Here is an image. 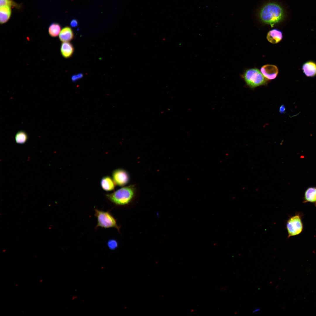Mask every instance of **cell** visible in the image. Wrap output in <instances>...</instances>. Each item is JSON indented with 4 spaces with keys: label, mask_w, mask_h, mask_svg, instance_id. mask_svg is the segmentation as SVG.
<instances>
[{
    "label": "cell",
    "mask_w": 316,
    "mask_h": 316,
    "mask_svg": "<svg viewBox=\"0 0 316 316\" xmlns=\"http://www.w3.org/2000/svg\"><path fill=\"white\" fill-rule=\"evenodd\" d=\"M259 15L262 22L271 25L281 22L285 17L283 8L279 4L273 2L264 5L261 9Z\"/></svg>",
    "instance_id": "1"
},
{
    "label": "cell",
    "mask_w": 316,
    "mask_h": 316,
    "mask_svg": "<svg viewBox=\"0 0 316 316\" xmlns=\"http://www.w3.org/2000/svg\"><path fill=\"white\" fill-rule=\"evenodd\" d=\"M137 192L135 185L122 187L114 192L106 195L109 201L118 206H124L130 203L135 199Z\"/></svg>",
    "instance_id": "2"
},
{
    "label": "cell",
    "mask_w": 316,
    "mask_h": 316,
    "mask_svg": "<svg viewBox=\"0 0 316 316\" xmlns=\"http://www.w3.org/2000/svg\"><path fill=\"white\" fill-rule=\"evenodd\" d=\"M95 216L97 220L96 228L101 227L104 228H114L119 231L120 226L117 224L116 220L108 211H104L95 209Z\"/></svg>",
    "instance_id": "3"
},
{
    "label": "cell",
    "mask_w": 316,
    "mask_h": 316,
    "mask_svg": "<svg viewBox=\"0 0 316 316\" xmlns=\"http://www.w3.org/2000/svg\"><path fill=\"white\" fill-rule=\"evenodd\" d=\"M247 84L252 88L265 85L267 80L261 71L256 68H251L246 71L243 75Z\"/></svg>",
    "instance_id": "4"
},
{
    "label": "cell",
    "mask_w": 316,
    "mask_h": 316,
    "mask_svg": "<svg viewBox=\"0 0 316 316\" xmlns=\"http://www.w3.org/2000/svg\"><path fill=\"white\" fill-rule=\"evenodd\" d=\"M286 226L288 238L300 234L303 231V225L300 214L296 213L290 217L287 222Z\"/></svg>",
    "instance_id": "5"
},
{
    "label": "cell",
    "mask_w": 316,
    "mask_h": 316,
    "mask_svg": "<svg viewBox=\"0 0 316 316\" xmlns=\"http://www.w3.org/2000/svg\"><path fill=\"white\" fill-rule=\"evenodd\" d=\"M112 176L115 184L120 186H125L130 181V177L128 173L123 169L115 170L113 172Z\"/></svg>",
    "instance_id": "6"
},
{
    "label": "cell",
    "mask_w": 316,
    "mask_h": 316,
    "mask_svg": "<svg viewBox=\"0 0 316 316\" xmlns=\"http://www.w3.org/2000/svg\"><path fill=\"white\" fill-rule=\"evenodd\" d=\"M260 71L266 78L272 80L276 77L279 70L277 67L275 65L267 64L261 68Z\"/></svg>",
    "instance_id": "7"
},
{
    "label": "cell",
    "mask_w": 316,
    "mask_h": 316,
    "mask_svg": "<svg viewBox=\"0 0 316 316\" xmlns=\"http://www.w3.org/2000/svg\"><path fill=\"white\" fill-rule=\"evenodd\" d=\"M302 70L307 77H314L316 75V63L312 61H306L303 64Z\"/></svg>",
    "instance_id": "8"
},
{
    "label": "cell",
    "mask_w": 316,
    "mask_h": 316,
    "mask_svg": "<svg viewBox=\"0 0 316 316\" xmlns=\"http://www.w3.org/2000/svg\"><path fill=\"white\" fill-rule=\"evenodd\" d=\"M283 37L282 32L274 29L269 31L268 33L267 38L268 41L272 44H276L280 42Z\"/></svg>",
    "instance_id": "9"
},
{
    "label": "cell",
    "mask_w": 316,
    "mask_h": 316,
    "mask_svg": "<svg viewBox=\"0 0 316 316\" xmlns=\"http://www.w3.org/2000/svg\"><path fill=\"white\" fill-rule=\"evenodd\" d=\"M74 37V34L71 28L65 27L62 29L59 35V39L62 42H69Z\"/></svg>",
    "instance_id": "10"
},
{
    "label": "cell",
    "mask_w": 316,
    "mask_h": 316,
    "mask_svg": "<svg viewBox=\"0 0 316 316\" xmlns=\"http://www.w3.org/2000/svg\"><path fill=\"white\" fill-rule=\"evenodd\" d=\"M74 51L72 44L69 42H62L61 44L60 51L62 56L65 58L71 57Z\"/></svg>",
    "instance_id": "11"
},
{
    "label": "cell",
    "mask_w": 316,
    "mask_h": 316,
    "mask_svg": "<svg viewBox=\"0 0 316 316\" xmlns=\"http://www.w3.org/2000/svg\"><path fill=\"white\" fill-rule=\"evenodd\" d=\"M11 14V6H0V22L1 24L6 23L9 19Z\"/></svg>",
    "instance_id": "12"
},
{
    "label": "cell",
    "mask_w": 316,
    "mask_h": 316,
    "mask_svg": "<svg viewBox=\"0 0 316 316\" xmlns=\"http://www.w3.org/2000/svg\"><path fill=\"white\" fill-rule=\"evenodd\" d=\"M115 184L113 179L108 176L104 177L101 181V185L102 189L107 191L113 190L115 188Z\"/></svg>",
    "instance_id": "13"
},
{
    "label": "cell",
    "mask_w": 316,
    "mask_h": 316,
    "mask_svg": "<svg viewBox=\"0 0 316 316\" xmlns=\"http://www.w3.org/2000/svg\"><path fill=\"white\" fill-rule=\"evenodd\" d=\"M304 202H310L316 207V188H309L305 191Z\"/></svg>",
    "instance_id": "14"
},
{
    "label": "cell",
    "mask_w": 316,
    "mask_h": 316,
    "mask_svg": "<svg viewBox=\"0 0 316 316\" xmlns=\"http://www.w3.org/2000/svg\"><path fill=\"white\" fill-rule=\"evenodd\" d=\"M61 26L59 24L56 23H52L48 28L49 34L51 37H56L59 35L61 30Z\"/></svg>",
    "instance_id": "15"
},
{
    "label": "cell",
    "mask_w": 316,
    "mask_h": 316,
    "mask_svg": "<svg viewBox=\"0 0 316 316\" xmlns=\"http://www.w3.org/2000/svg\"><path fill=\"white\" fill-rule=\"evenodd\" d=\"M16 142L19 144H23L27 141L28 136L27 133L25 131L20 130L16 133L15 137Z\"/></svg>",
    "instance_id": "16"
},
{
    "label": "cell",
    "mask_w": 316,
    "mask_h": 316,
    "mask_svg": "<svg viewBox=\"0 0 316 316\" xmlns=\"http://www.w3.org/2000/svg\"><path fill=\"white\" fill-rule=\"evenodd\" d=\"M107 245L109 248L111 250H114L118 246V243L115 239H111L109 240L107 242Z\"/></svg>",
    "instance_id": "17"
},
{
    "label": "cell",
    "mask_w": 316,
    "mask_h": 316,
    "mask_svg": "<svg viewBox=\"0 0 316 316\" xmlns=\"http://www.w3.org/2000/svg\"><path fill=\"white\" fill-rule=\"evenodd\" d=\"M13 2L11 0H0V6H12Z\"/></svg>",
    "instance_id": "18"
},
{
    "label": "cell",
    "mask_w": 316,
    "mask_h": 316,
    "mask_svg": "<svg viewBox=\"0 0 316 316\" xmlns=\"http://www.w3.org/2000/svg\"><path fill=\"white\" fill-rule=\"evenodd\" d=\"M83 76V74L80 73L72 75L71 77V80L73 82H75L82 78Z\"/></svg>",
    "instance_id": "19"
},
{
    "label": "cell",
    "mask_w": 316,
    "mask_h": 316,
    "mask_svg": "<svg viewBox=\"0 0 316 316\" xmlns=\"http://www.w3.org/2000/svg\"><path fill=\"white\" fill-rule=\"evenodd\" d=\"M286 108L284 105H281L279 108V111L281 114H284L285 113Z\"/></svg>",
    "instance_id": "20"
},
{
    "label": "cell",
    "mask_w": 316,
    "mask_h": 316,
    "mask_svg": "<svg viewBox=\"0 0 316 316\" xmlns=\"http://www.w3.org/2000/svg\"><path fill=\"white\" fill-rule=\"evenodd\" d=\"M78 23L77 21L75 20H73L71 21V25L73 27H75L77 26L78 25Z\"/></svg>",
    "instance_id": "21"
},
{
    "label": "cell",
    "mask_w": 316,
    "mask_h": 316,
    "mask_svg": "<svg viewBox=\"0 0 316 316\" xmlns=\"http://www.w3.org/2000/svg\"><path fill=\"white\" fill-rule=\"evenodd\" d=\"M260 308H256L254 310H253L252 312H253V313H256V312H258L260 311Z\"/></svg>",
    "instance_id": "22"
}]
</instances>
